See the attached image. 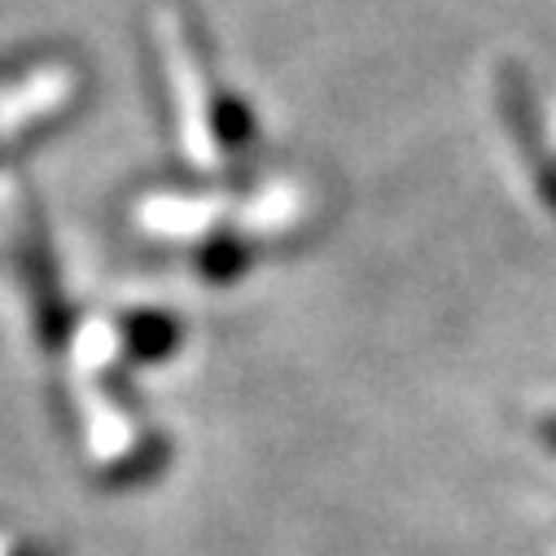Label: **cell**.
<instances>
[{"mask_svg":"<svg viewBox=\"0 0 556 556\" xmlns=\"http://www.w3.org/2000/svg\"><path fill=\"white\" fill-rule=\"evenodd\" d=\"M167 40H172V62H176V88L185 97V127H189L193 154L202 163H228L245 154L254 141L250 110L215 84L193 27L180 18H167Z\"/></svg>","mask_w":556,"mask_h":556,"instance_id":"obj_1","label":"cell"},{"mask_svg":"<svg viewBox=\"0 0 556 556\" xmlns=\"http://www.w3.org/2000/svg\"><path fill=\"white\" fill-rule=\"evenodd\" d=\"M198 258H202V271L211 276V281H237V276L245 271V263H250V250L237 237H215V241L202 245Z\"/></svg>","mask_w":556,"mask_h":556,"instance_id":"obj_4","label":"cell"},{"mask_svg":"<svg viewBox=\"0 0 556 556\" xmlns=\"http://www.w3.org/2000/svg\"><path fill=\"white\" fill-rule=\"evenodd\" d=\"M176 342H180V329L167 316L141 312V316L123 320V351L136 355V359H163V355L176 351Z\"/></svg>","mask_w":556,"mask_h":556,"instance_id":"obj_3","label":"cell"},{"mask_svg":"<svg viewBox=\"0 0 556 556\" xmlns=\"http://www.w3.org/2000/svg\"><path fill=\"white\" fill-rule=\"evenodd\" d=\"M539 439H543V443H547V447L556 452V416H547V421L539 426Z\"/></svg>","mask_w":556,"mask_h":556,"instance_id":"obj_5","label":"cell"},{"mask_svg":"<svg viewBox=\"0 0 556 556\" xmlns=\"http://www.w3.org/2000/svg\"><path fill=\"white\" fill-rule=\"evenodd\" d=\"M500 97H504V114H508V127H513V141H517L521 159L530 163V176L539 180V193H543L547 206L556 211V167H552V159L543 154L539 136H534V131H539V127H534V110H530V97H526V88L517 84V75H504Z\"/></svg>","mask_w":556,"mask_h":556,"instance_id":"obj_2","label":"cell"}]
</instances>
